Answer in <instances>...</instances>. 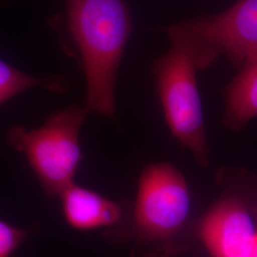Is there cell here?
Masks as SVG:
<instances>
[{
    "mask_svg": "<svg viewBox=\"0 0 257 257\" xmlns=\"http://www.w3.org/2000/svg\"><path fill=\"white\" fill-rule=\"evenodd\" d=\"M67 26L87 81L85 109L115 116V83L132 31L125 0H64Z\"/></svg>",
    "mask_w": 257,
    "mask_h": 257,
    "instance_id": "cell-1",
    "label": "cell"
},
{
    "mask_svg": "<svg viewBox=\"0 0 257 257\" xmlns=\"http://www.w3.org/2000/svg\"><path fill=\"white\" fill-rule=\"evenodd\" d=\"M167 33L171 48L153 66L165 119L175 138L205 164L208 144L196 72L206 66L181 23L168 28Z\"/></svg>",
    "mask_w": 257,
    "mask_h": 257,
    "instance_id": "cell-2",
    "label": "cell"
},
{
    "mask_svg": "<svg viewBox=\"0 0 257 257\" xmlns=\"http://www.w3.org/2000/svg\"><path fill=\"white\" fill-rule=\"evenodd\" d=\"M88 114L85 107L73 105L52 113L40 128L9 131L10 145L26 156L48 196H59L74 183L82 160L79 134Z\"/></svg>",
    "mask_w": 257,
    "mask_h": 257,
    "instance_id": "cell-3",
    "label": "cell"
},
{
    "mask_svg": "<svg viewBox=\"0 0 257 257\" xmlns=\"http://www.w3.org/2000/svg\"><path fill=\"white\" fill-rule=\"evenodd\" d=\"M190 206L188 186L176 168L168 163L149 166L139 178L132 230L124 235L138 244L168 243L183 228Z\"/></svg>",
    "mask_w": 257,
    "mask_h": 257,
    "instance_id": "cell-4",
    "label": "cell"
},
{
    "mask_svg": "<svg viewBox=\"0 0 257 257\" xmlns=\"http://www.w3.org/2000/svg\"><path fill=\"white\" fill-rule=\"evenodd\" d=\"M180 23L209 66L219 55L234 65L257 57V0H237L219 15Z\"/></svg>",
    "mask_w": 257,
    "mask_h": 257,
    "instance_id": "cell-5",
    "label": "cell"
},
{
    "mask_svg": "<svg viewBox=\"0 0 257 257\" xmlns=\"http://www.w3.org/2000/svg\"><path fill=\"white\" fill-rule=\"evenodd\" d=\"M200 233L213 257H248L257 236L248 211L234 200H224L212 208Z\"/></svg>",
    "mask_w": 257,
    "mask_h": 257,
    "instance_id": "cell-6",
    "label": "cell"
},
{
    "mask_svg": "<svg viewBox=\"0 0 257 257\" xmlns=\"http://www.w3.org/2000/svg\"><path fill=\"white\" fill-rule=\"evenodd\" d=\"M59 196L65 219L75 230L107 228L114 230L119 228L125 219V210L120 203L74 182Z\"/></svg>",
    "mask_w": 257,
    "mask_h": 257,
    "instance_id": "cell-7",
    "label": "cell"
},
{
    "mask_svg": "<svg viewBox=\"0 0 257 257\" xmlns=\"http://www.w3.org/2000/svg\"><path fill=\"white\" fill-rule=\"evenodd\" d=\"M257 116V57L242 65V70L230 84L226 121L232 127L242 126Z\"/></svg>",
    "mask_w": 257,
    "mask_h": 257,
    "instance_id": "cell-8",
    "label": "cell"
},
{
    "mask_svg": "<svg viewBox=\"0 0 257 257\" xmlns=\"http://www.w3.org/2000/svg\"><path fill=\"white\" fill-rule=\"evenodd\" d=\"M35 87H43L52 92H62L66 91L67 84L64 78L61 77H34L0 59V105L20 92Z\"/></svg>",
    "mask_w": 257,
    "mask_h": 257,
    "instance_id": "cell-9",
    "label": "cell"
},
{
    "mask_svg": "<svg viewBox=\"0 0 257 257\" xmlns=\"http://www.w3.org/2000/svg\"><path fill=\"white\" fill-rule=\"evenodd\" d=\"M25 230L0 220V257H10L27 238Z\"/></svg>",
    "mask_w": 257,
    "mask_h": 257,
    "instance_id": "cell-10",
    "label": "cell"
},
{
    "mask_svg": "<svg viewBox=\"0 0 257 257\" xmlns=\"http://www.w3.org/2000/svg\"><path fill=\"white\" fill-rule=\"evenodd\" d=\"M248 257H257V236L255 242H254V245H253V248L251 249V251L248 254Z\"/></svg>",
    "mask_w": 257,
    "mask_h": 257,
    "instance_id": "cell-11",
    "label": "cell"
}]
</instances>
